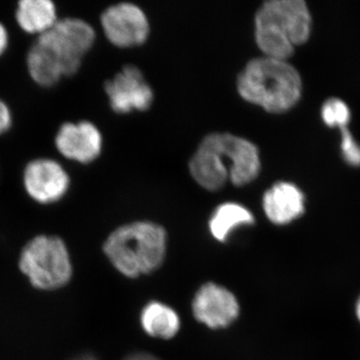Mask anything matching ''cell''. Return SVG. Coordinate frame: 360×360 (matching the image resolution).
<instances>
[{
  "label": "cell",
  "instance_id": "obj_5",
  "mask_svg": "<svg viewBox=\"0 0 360 360\" xmlns=\"http://www.w3.org/2000/svg\"><path fill=\"white\" fill-rule=\"evenodd\" d=\"M18 265L33 288L40 290L63 288L72 276L68 246L58 236L42 234L30 239L21 251Z\"/></svg>",
  "mask_w": 360,
  "mask_h": 360
},
{
  "label": "cell",
  "instance_id": "obj_21",
  "mask_svg": "<svg viewBox=\"0 0 360 360\" xmlns=\"http://www.w3.org/2000/svg\"><path fill=\"white\" fill-rule=\"evenodd\" d=\"M355 314H356L357 319L360 322V296L359 300H357L356 307H355Z\"/></svg>",
  "mask_w": 360,
  "mask_h": 360
},
{
  "label": "cell",
  "instance_id": "obj_1",
  "mask_svg": "<svg viewBox=\"0 0 360 360\" xmlns=\"http://www.w3.org/2000/svg\"><path fill=\"white\" fill-rule=\"evenodd\" d=\"M194 181L208 191H217L231 181L245 186L262 170L259 150L255 143L227 132L206 135L189 160Z\"/></svg>",
  "mask_w": 360,
  "mask_h": 360
},
{
  "label": "cell",
  "instance_id": "obj_11",
  "mask_svg": "<svg viewBox=\"0 0 360 360\" xmlns=\"http://www.w3.org/2000/svg\"><path fill=\"white\" fill-rule=\"evenodd\" d=\"M54 144L66 160L89 165L101 155L103 139L96 124L82 120L63 123L56 132Z\"/></svg>",
  "mask_w": 360,
  "mask_h": 360
},
{
  "label": "cell",
  "instance_id": "obj_16",
  "mask_svg": "<svg viewBox=\"0 0 360 360\" xmlns=\"http://www.w3.org/2000/svg\"><path fill=\"white\" fill-rule=\"evenodd\" d=\"M252 213L245 206L236 202H225L215 208L208 226L213 238L225 243L231 232L241 226L255 224Z\"/></svg>",
  "mask_w": 360,
  "mask_h": 360
},
{
  "label": "cell",
  "instance_id": "obj_9",
  "mask_svg": "<svg viewBox=\"0 0 360 360\" xmlns=\"http://www.w3.org/2000/svg\"><path fill=\"white\" fill-rule=\"evenodd\" d=\"M111 110L120 115L146 111L153 105V90L143 73L135 65L123 66L122 70L104 84Z\"/></svg>",
  "mask_w": 360,
  "mask_h": 360
},
{
  "label": "cell",
  "instance_id": "obj_12",
  "mask_svg": "<svg viewBox=\"0 0 360 360\" xmlns=\"http://www.w3.org/2000/svg\"><path fill=\"white\" fill-rule=\"evenodd\" d=\"M262 208L271 224H290L304 213L305 196L295 184L278 181L265 191Z\"/></svg>",
  "mask_w": 360,
  "mask_h": 360
},
{
  "label": "cell",
  "instance_id": "obj_10",
  "mask_svg": "<svg viewBox=\"0 0 360 360\" xmlns=\"http://www.w3.org/2000/svg\"><path fill=\"white\" fill-rule=\"evenodd\" d=\"M193 312L196 321L212 329L225 328L238 319L240 307L236 295L219 284H203L194 295Z\"/></svg>",
  "mask_w": 360,
  "mask_h": 360
},
{
  "label": "cell",
  "instance_id": "obj_7",
  "mask_svg": "<svg viewBox=\"0 0 360 360\" xmlns=\"http://www.w3.org/2000/svg\"><path fill=\"white\" fill-rule=\"evenodd\" d=\"M106 39L120 49H131L146 44L150 26L146 13L130 2L108 7L101 16Z\"/></svg>",
  "mask_w": 360,
  "mask_h": 360
},
{
  "label": "cell",
  "instance_id": "obj_18",
  "mask_svg": "<svg viewBox=\"0 0 360 360\" xmlns=\"http://www.w3.org/2000/svg\"><path fill=\"white\" fill-rule=\"evenodd\" d=\"M340 149L343 160L350 167H360V146L347 127H341Z\"/></svg>",
  "mask_w": 360,
  "mask_h": 360
},
{
  "label": "cell",
  "instance_id": "obj_3",
  "mask_svg": "<svg viewBox=\"0 0 360 360\" xmlns=\"http://www.w3.org/2000/svg\"><path fill=\"white\" fill-rule=\"evenodd\" d=\"M312 18L303 0H269L255 16V42L264 56L288 60L311 33Z\"/></svg>",
  "mask_w": 360,
  "mask_h": 360
},
{
  "label": "cell",
  "instance_id": "obj_2",
  "mask_svg": "<svg viewBox=\"0 0 360 360\" xmlns=\"http://www.w3.org/2000/svg\"><path fill=\"white\" fill-rule=\"evenodd\" d=\"M236 89L246 103L281 115L302 98V80L288 60L262 56L246 63L236 79Z\"/></svg>",
  "mask_w": 360,
  "mask_h": 360
},
{
  "label": "cell",
  "instance_id": "obj_13",
  "mask_svg": "<svg viewBox=\"0 0 360 360\" xmlns=\"http://www.w3.org/2000/svg\"><path fill=\"white\" fill-rule=\"evenodd\" d=\"M58 8L51 0H21L15 9V21L27 34L40 35L58 22Z\"/></svg>",
  "mask_w": 360,
  "mask_h": 360
},
{
  "label": "cell",
  "instance_id": "obj_6",
  "mask_svg": "<svg viewBox=\"0 0 360 360\" xmlns=\"http://www.w3.org/2000/svg\"><path fill=\"white\" fill-rule=\"evenodd\" d=\"M96 30L77 18H59L49 32L37 41L51 49L63 66L65 77H72L82 65V58L96 42Z\"/></svg>",
  "mask_w": 360,
  "mask_h": 360
},
{
  "label": "cell",
  "instance_id": "obj_14",
  "mask_svg": "<svg viewBox=\"0 0 360 360\" xmlns=\"http://www.w3.org/2000/svg\"><path fill=\"white\" fill-rule=\"evenodd\" d=\"M26 68L32 82L45 89L54 86L65 77L56 54L39 41H35L26 54Z\"/></svg>",
  "mask_w": 360,
  "mask_h": 360
},
{
  "label": "cell",
  "instance_id": "obj_22",
  "mask_svg": "<svg viewBox=\"0 0 360 360\" xmlns=\"http://www.w3.org/2000/svg\"><path fill=\"white\" fill-rule=\"evenodd\" d=\"M78 360H96V359H92V357H90V356H85V357H82V359H80Z\"/></svg>",
  "mask_w": 360,
  "mask_h": 360
},
{
  "label": "cell",
  "instance_id": "obj_15",
  "mask_svg": "<svg viewBox=\"0 0 360 360\" xmlns=\"http://www.w3.org/2000/svg\"><path fill=\"white\" fill-rule=\"evenodd\" d=\"M141 322L146 335L163 340H172L180 329L177 312L160 302H150L143 307Z\"/></svg>",
  "mask_w": 360,
  "mask_h": 360
},
{
  "label": "cell",
  "instance_id": "obj_8",
  "mask_svg": "<svg viewBox=\"0 0 360 360\" xmlns=\"http://www.w3.org/2000/svg\"><path fill=\"white\" fill-rule=\"evenodd\" d=\"M22 184L30 200L39 205H53L68 193L70 177L58 161L39 158L30 160L25 165Z\"/></svg>",
  "mask_w": 360,
  "mask_h": 360
},
{
  "label": "cell",
  "instance_id": "obj_17",
  "mask_svg": "<svg viewBox=\"0 0 360 360\" xmlns=\"http://www.w3.org/2000/svg\"><path fill=\"white\" fill-rule=\"evenodd\" d=\"M321 117L328 127L341 129L347 127L352 118V113L345 101L336 97H331L322 105Z\"/></svg>",
  "mask_w": 360,
  "mask_h": 360
},
{
  "label": "cell",
  "instance_id": "obj_19",
  "mask_svg": "<svg viewBox=\"0 0 360 360\" xmlns=\"http://www.w3.org/2000/svg\"><path fill=\"white\" fill-rule=\"evenodd\" d=\"M13 113L6 101L0 99V135L6 134L13 127Z\"/></svg>",
  "mask_w": 360,
  "mask_h": 360
},
{
  "label": "cell",
  "instance_id": "obj_20",
  "mask_svg": "<svg viewBox=\"0 0 360 360\" xmlns=\"http://www.w3.org/2000/svg\"><path fill=\"white\" fill-rule=\"evenodd\" d=\"M9 45V32L6 26L0 21V56H4Z\"/></svg>",
  "mask_w": 360,
  "mask_h": 360
},
{
  "label": "cell",
  "instance_id": "obj_4",
  "mask_svg": "<svg viewBox=\"0 0 360 360\" xmlns=\"http://www.w3.org/2000/svg\"><path fill=\"white\" fill-rule=\"evenodd\" d=\"M167 233L161 225L135 221L122 225L106 238L103 252L122 276L137 278L160 269L167 257Z\"/></svg>",
  "mask_w": 360,
  "mask_h": 360
}]
</instances>
